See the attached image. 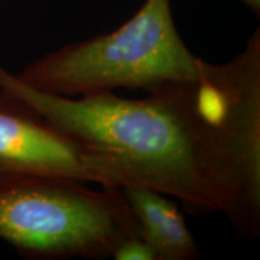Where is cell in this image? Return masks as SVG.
Instances as JSON below:
<instances>
[{
  "instance_id": "5",
  "label": "cell",
  "mask_w": 260,
  "mask_h": 260,
  "mask_svg": "<svg viewBox=\"0 0 260 260\" xmlns=\"http://www.w3.org/2000/svg\"><path fill=\"white\" fill-rule=\"evenodd\" d=\"M139 224L140 235L152 247L157 260H195L199 247L168 195L144 187L122 188Z\"/></svg>"
},
{
  "instance_id": "7",
  "label": "cell",
  "mask_w": 260,
  "mask_h": 260,
  "mask_svg": "<svg viewBox=\"0 0 260 260\" xmlns=\"http://www.w3.org/2000/svg\"><path fill=\"white\" fill-rule=\"evenodd\" d=\"M239 2L246 5L254 15H260V0H239Z\"/></svg>"
},
{
  "instance_id": "1",
  "label": "cell",
  "mask_w": 260,
  "mask_h": 260,
  "mask_svg": "<svg viewBox=\"0 0 260 260\" xmlns=\"http://www.w3.org/2000/svg\"><path fill=\"white\" fill-rule=\"evenodd\" d=\"M0 92L86 147L102 186L149 188L190 214L224 213L242 239L260 234L259 28L233 59L142 99L44 93L2 64Z\"/></svg>"
},
{
  "instance_id": "2",
  "label": "cell",
  "mask_w": 260,
  "mask_h": 260,
  "mask_svg": "<svg viewBox=\"0 0 260 260\" xmlns=\"http://www.w3.org/2000/svg\"><path fill=\"white\" fill-rule=\"evenodd\" d=\"M203 61L182 40L170 0H145L115 30L61 46L15 75L40 92L74 98L117 88L151 92L197 79Z\"/></svg>"
},
{
  "instance_id": "6",
  "label": "cell",
  "mask_w": 260,
  "mask_h": 260,
  "mask_svg": "<svg viewBox=\"0 0 260 260\" xmlns=\"http://www.w3.org/2000/svg\"><path fill=\"white\" fill-rule=\"evenodd\" d=\"M111 258L115 260H157V255L141 235H136L119 243Z\"/></svg>"
},
{
  "instance_id": "4",
  "label": "cell",
  "mask_w": 260,
  "mask_h": 260,
  "mask_svg": "<svg viewBox=\"0 0 260 260\" xmlns=\"http://www.w3.org/2000/svg\"><path fill=\"white\" fill-rule=\"evenodd\" d=\"M46 178L102 184L95 158L86 147L0 92V187Z\"/></svg>"
},
{
  "instance_id": "3",
  "label": "cell",
  "mask_w": 260,
  "mask_h": 260,
  "mask_svg": "<svg viewBox=\"0 0 260 260\" xmlns=\"http://www.w3.org/2000/svg\"><path fill=\"white\" fill-rule=\"evenodd\" d=\"M140 235L122 188L46 178L0 187V239L30 260L106 259Z\"/></svg>"
}]
</instances>
